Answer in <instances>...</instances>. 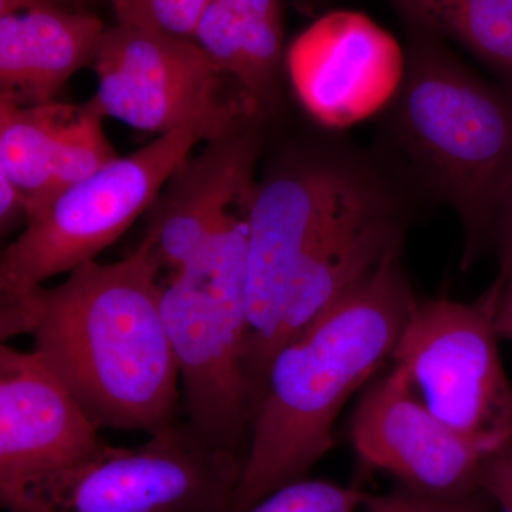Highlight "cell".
<instances>
[{"mask_svg": "<svg viewBox=\"0 0 512 512\" xmlns=\"http://www.w3.org/2000/svg\"><path fill=\"white\" fill-rule=\"evenodd\" d=\"M412 192L393 161L349 143L293 148L247 208V375L255 406L269 360L320 313L403 252Z\"/></svg>", "mask_w": 512, "mask_h": 512, "instance_id": "1", "label": "cell"}, {"mask_svg": "<svg viewBox=\"0 0 512 512\" xmlns=\"http://www.w3.org/2000/svg\"><path fill=\"white\" fill-rule=\"evenodd\" d=\"M163 268L144 235L121 261L93 259L63 284L0 306L2 339L30 333L99 429L151 436L177 421L181 397L161 313Z\"/></svg>", "mask_w": 512, "mask_h": 512, "instance_id": "2", "label": "cell"}, {"mask_svg": "<svg viewBox=\"0 0 512 512\" xmlns=\"http://www.w3.org/2000/svg\"><path fill=\"white\" fill-rule=\"evenodd\" d=\"M416 302L402 252L394 254L278 349L228 512L251 510L328 454L340 412L392 359Z\"/></svg>", "mask_w": 512, "mask_h": 512, "instance_id": "3", "label": "cell"}, {"mask_svg": "<svg viewBox=\"0 0 512 512\" xmlns=\"http://www.w3.org/2000/svg\"><path fill=\"white\" fill-rule=\"evenodd\" d=\"M389 107L392 160L417 191L446 202L463 229L461 268L493 242L512 184V93L485 82L419 30Z\"/></svg>", "mask_w": 512, "mask_h": 512, "instance_id": "4", "label": "cell"}, {"mask_svg": "<svg viewBox=\"0 0 512 512\" xmlns=\"http://www.w3.org/2000/svg\"><path fill=\"white\" fill-rule=\"evenodd\" d=\"M247 208L173 271L160 301L187 423L242 457L255 410L247 375Z\"/></svg>", "mask_w": 512, "mask_h": 512, "instance_id": "5", "label": "cell"}, {"mask_svg": "<svg viewBox=\"0 0 512 512\" xmlns=\"http://www.w3.org/2000/svg\"><path fill=\"white\" fill-rule=\"evenodd\" d=\"M244 457L175 421L138 447L0 484L12 512H228Z\"/></svg>", "mask_w": 512, "mask_h": 512, "instance_id": "6", "label": "cell"}, {"mask_svg": "<svg viewBox=\"0 0 512 512\" xmlns=\"http://www.w3.org/2000/svg\"><path fill=\"white\" fill-rule=\"evenodd\" d=\"M229 133L234 131L212 124L178 128L133 154L117 156L57 195L3 249L0 306L96 259L147 214L168 178L197 144Z\"/></svg>", "mask_w": 512, "mask_h": 512, "instance_id": "7", "label": "cell"}, {"mask_svg": "<svg viewBox=\"0 0 512 512\" xmlns=\"http://www.w3.org/2000/svg\"><path fill=\"white\" fill-rule=\"evenodd\" d=\"M501 295L494 282L476 302L417 299L390 359L431 413L487 454L512 439V383L495 326Z\"/></svg>", "mask_w": 512, "mask_h": 512, "instance_id": "8", "label": "cell"}, {"mask_svg": "<svg viewBox=\"0 0 512 512\" xmlns=\"http://www.w3.org/2000/svg\"><path fill=\"white\" fill-rule=\"evenodd\" d=\"M93 67L101 113L137 130L237 131L266 119L247 94L225 92L229 77L192 39L117 22L104 30Z\"/></svg>", "mask_w": 512, "mask_h": 512, "instance_id": "9", "label": "cell"}, {"mask_svg": "<svg viewBox=\"0 0 512 512\" xmlns=\"http://www.w3.org/2000/svg\"><path fill=\"white\" fill-rule=\"evenodd\" d=\"M407 56L386 29L355 10L326 13L293 39L285 69L306 113L343 130L392 106Z\"/></svg>", "mask_w": 512, "mask_h": 512, "instance_id": "10", "label": "cell"}, {"mask_svg": "<svg viewBox=\"0 0 512 512\" xmlns=\"http://www.w3.org/2000/svg\"><path fill=\"white\" fill-rule=\"evenodd\" d=\"M350 439L363 463L420 493L481 491L478 473L488 454L431 413L402 366L393 363L367 384L350 419Z\"/></svg>", "mask_w": 512, "mask_h": 512, "instance_id": "11", "label": "cell"}, {"mask_svg": "<svg viewBox=\"0 0 512 512\" xmlns=\"http://www.w3.org/2000/svg\"><path fill=\"white\" fill-rule=\"evenodd\" d=\"M45 357L0 346V484L57 470L104 441Z\"/></svg>", "mask_w": 512, "mask_h": 512, "instance_id": "12", "label": "cell"}, {"mask_svg": "<svg viewBox=\"0 0 512 512\" xmlns=\"http://www.w3.org/2000/svg\"><path fill=\"white\" fill-rule=\"evenodd\" d=\"M259 124L205 141L168 178L146 214L144 234L163 266L181 268L248 204L262 146Z\"/></svg>", "mask_w": 512, "mask_h": 512, "instance_id": "13", "label": "cell"}, {"mask_svg": "<svg viewBox=\"0 0 512 512\" xmlns=\"http://www.w3.org/2000/svg\"><path fill=\"white\" fill-rule=\"evenodd\" d=\"M103 120L94 99L20 106L0 97V173L25 195L29 218L117 157Z\"/></svg>", "mask_w": 512, "mask_h": 512, "instance_id": "14", "label": "cell"}, {"mask_svg": "<svg viewBox=\"0 0 512 512\" xmlns=\"http://www.w3.org/2000/svg\"><path fill=\"white\" fill-rule=\"evenodd\" d=\"M104 30L86 10L0 15V97L20 106L55 100L73 74L94 63Z\"/></svg>", "mask_w": 512, "mask_h": 512, "instance_id": "15", "label": "cell"}, {"mask_svg": "<svg viewBox=\"0 0 512 512\" xmlns=\"http://www.w3.org/2000/svg\"><path fill=\"white\" fill-rule=\"evenodd\" d=\"M192 40L265 117L274 113L285 60L281 0H210Z\"/></svg>", "mask_w": 512, "mask_h": 512, "instance_id": "16", "label": "cell"}, {"mask_svg": "<svg viewBox=\"0 0 512 512\" xmlns=\"http://www.w3.org/2000/svg\"><path fill=\"white\" fill-rule=\"evenodd\" d=\"M417 30L456 40L512 93V0H392Z\"/></svg>", "mask_w": 512, "mask_h": 512, "instance_id": "17", "label": "cell"}, {"mask_svg": "<svg viewBox=\"0 0 512 512\" xmlns=\"http://www.w3.org/2000/svg\"><path fill=\"white\" fill-rule=\"evenodd\" d=\"M490 504L483 491L439 497L403 485L392 493L375 494L302 478L279 488L247 512H488Z\"/></svg>", "mask_w": 512, "mask_h": 512, "instance_id": "18", "label": "cell"}, {"mask_svg": "<svg viewBox=\"0 0 512 512\" xmlns=\"http://www.w3.org/2000/svg\"><path fill=\"white\" fill-rule=\"evenodd\" d=\"M210 0H110L117 22L192 39Z\"/></svg>", "mask_w": 512, "mask_h": 512, "instance_id": "19", "label": "cell"}, {"mask_svg": "<svg viewBox=\"0 0 512 512\" xmlns=\"http://www.w3.org/2000/svg\"><path fill=\"white\" fill-rule=\"evenodd\" d=\"M477 485L501 512H512V439L484 458Z\"/></svg>", "mask_w": 512, "mask_h": 512, "instance_id": "20", "label": "cell"}, {"mask_svg": "<svg viewBox=\"0 0 512 512\" xmlns=\"http://www.w3.org/2000/svg\"><path fill=\"white\" fill-rule=\"evenodd\" d=\"M498 255V275L494 282L504 289L512 282V184L505 194L493 232V242Z\"/></svg>", "mask_w": 512, "mask_h": 512, "instance_id": "21", "label": "cell"}, {"mask_svg": "<svg viewBox=\"0 0 512 512\" xmlns=\"http://www.w3.org/2000/svg\"><path fill=\"white\" fill-rule=\"evenodd\" d=\"M29 208L25 195L8 175L0 173V229L9 234L18 225L28 222Z\"/></svg>", "mask_w": 512, "mask_h": 512, "instance_id": "22", "label": "cell"}, {"mask_svg": "<svg viewBox=\"0 0 512 512\" xmlns=\"http://www.w3.org/2000/svg\"><path fill=\"white\" fill-rule=\"evenodd\" d=\"M80 3L82 0H0V15L33 9L82 10Z\"/></svg>", "mask_w": 512, "mask_h": 512, "instance_id": "23", "label": "cell"}, {"mask_svg": "<svg viewBox=\"0 0 512 512\" xmlns=\"http://www.w3.org/2000/svg\"><path fill=\"white\" fill-rule=\"evenodd\" d=\"M495 326H497L500 339L512 343V282L504 289L495 315Z\"/></svg>", "mask_w": 512, "mask_h": 512, "instance_id": "24", "label": "cell"}]
</instances>
